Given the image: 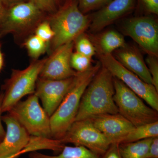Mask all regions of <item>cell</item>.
Masks as SVG:
<instances>
[{
  "label": "cell",
  "instance_id": "36",
  "mask_svg": "<svg viewBox=\"0 0 158 158\" xmlns=\"http://www.w3.org/2000/svg\"><path fill=\"white\" fill-rule=\"evenodd\" d=\"M22 155L21 154H17L11 156H9L6 157L2 158H17L20 156Z\"/></svg>",
  "mask_w": 158,
  "mask_h": 158
},
{
  "label": "cell",
  "instance_id": "20",
  "mask_svg": "<svg viewBox=\"0 0 158 158\" xmlns=\"http://www.w3.org/2000/svg\"><path fill=\"white\" fill-rule=\"evenodd\" d=\"M152 138L141 141L120 143L119 150L122 158H146Z\"/></svg>",
  "mask_w": 158,
  "mask_h": 158
},
{
  "label": "cell",
  "instance_id": "30",
  "mask_svg": "<svg viewBox=\"0 0 158 158\" xmlns=\"http://www.w3.org/2000/svg\"><path fill=\"white\" fill-rule=\"evenodd\" d=\"M118 143H112L106 152L102 155V158H122L119 150Z\"/></svg>",
  "mask_w": 158,
  "mask_h": 158
},
{
  "label": "cell",
  "instance_id": "17",
  "mask_svg": "<svg viewBox=\"0 0 158 158\" xmlns=\"http://www.w3.org/2000/svg\"><path fill=\"white\" fill-rule=\"evenodd\" d=\"M29 158H100L86 148L81 146L65 145L59 154L48 155L38 152L29 153Z\"/></svg>",
  "mask_w": 158,
  "mask_h": 158
},
{
  "label": "cell",
  "instance_id": "12",
  "mask_svg": "<svg viewBox=\"0 0 158 158\" xmlns=\"http://www.w3.org/2000/svg\"><path fill=\"white\" fill-rule=\"evenodd\" d=\"M74 47V42H71L54 50L50 56L47 58L39 77L60 80L75 76L77 73L73 69L70 64Z\"/></svg>",
  "mask_w": 158,
  "mask_h": 158
},
{
  "label": "cell",
  "instance_id": "32",
  "mask_svg": "<svg viewBox=\"0 0 158 158\" xmlns=\"http://www.w3.org/2000/svg\"><path fill=\"white\" fill-rule=\"evenodd\" d=\"M3 98V93L0 94V143L3 141L5 135H6V131L4 129L2 123V104Z\"/></svg>",
  "mask_w": 158,
  "mask_h": 158
},
{
  "label": "cell",
  "instance_id": "16",
  "mask_svg": "<svg viewBox=\"0 0 158 158\" xmlns=\"http://www.w3.org/2000/svg\"><path fill=\"white\" fill-rule=\"evenodd\" d=\"M116 59L125 68L144 82L152 85V77L143 57L138 50L126 45L116 53Z\"/></svg>",
  "mask_w": 158,
  "mask_h": 158
},
{
  "label": "cell",
  "instance_id": "13",
  "mask_svg": "<svg viewBox=\"0 0 158 158\" xmlns=\"http://www.w3.org/2000/svg\"><path fill=\"white\" fill-rule=\"evenodd\" d=\"M6 125V135L0 143V158L21 154H25L24 148L31 135L14 116L8 113L2 117Z\"/></svg>",
  "mask_w": 158,
  "mask_h": 158
},
{
  "label": "cell",
  "instance_id": "2",
  "mask_svg": "<svg viewBox=\"0 0 158 158\" xmlns=\"http://www.w3.org/2000/svg\"><path fill=\"white\" fill-rule=\"evenodd\" d=\"M101 67L98 62L88 70L77 73L72 87L50 118L52 138L61 140L74 122L82 95Z\"/></svg>",
  "mask_w": 158,
  "mask_h": 158
},
{
  "label": "cell",
  "instance_id": "25",
  "mask_svg": "<svg viewBox=\"0 0 158 158\" xmlns=\"http://www.w3.org/2000/svg\"><path fill=\"white\" fill-rule=\"evenodd\" d=\"M35 35L48 44L54 37L53 30L48 21H41L35 29Z\"/></svg>",
  "mask_w": 158,
  "mask_h": 158
},
{
  "label": "cell",
  "instance_id": "11",
  "mask_svg": "<svg viewBox=\"0 0 158 158\" xmlns=\"http://www.w3.org/2000/svg\"><path fill=\"white\" fill-rule=\"evenodd\" d=\"M75 76L60 80L40 77L37 80L34 94L41 102L43 108L50 117L72 87Z\"/></svg>",
  "mask_w": 158,
  "mask_h": 158
},
{
  "label": "cell",
  "instance_id": "29",
  "mask_svg": "<svg viewBox=\"0 0 158 158\" xmlns=\"http://www.w3.org/2000/svg\"><path fill=\"white\" fill-rule=\"evenodd\" d=\"M141 8L146 13L158 14V0H138Z\"/></svg>",
  "mask_w": 158,
  "mask_h": 158
},
{
  "label": "cell",
  "instance_id": "7",
  "mask_svg": "<svg viewBox=\"0 0 158 158\" xmlns=\"http://www.w3.org/2000/svg\"><path fill=\"white\" fill-rule=\"evenodd\" d=\"M100 63L130 90L135 92L151 107L158 112V91L152 84L142 81L138 76L128 70L117 59L109 55H99Z\"/></svg>",
  "mask_w": 158,
  "mask_h": 158
},
{
  "label": "cell",
  "instance_id": "34",
  "mask_svg": "<svg viewBox=\"0 0 158 158\" xmlns=\"http://www.w3.org/2000/svg\"><path fill=\"white\" fill-rule=\"evenodd\" d=\"M7 8L3 3L2 0H0V24L6 15Z\"/></svg>",
  "mask_w": 158,
  "mask_h": 158
},
{
  "label": "cell",
  "instance_id": "35",
  "mask_svg": "<svg viewBox=\"0 0 158 158\" xmlns=\"http://www.w3.org/2000/svg\"><path fill=\"white\" fill-rule=\"evenodd\" d=\"M3 65H4V58L2 53L1 50V46H0V71L2 68Z\"/></svg>",
  "mask_w": 158,
  "mask_h": 158
},
{
  "label": "cell",
  "instance_id": "26",
  "mask_svg": "<svg viewBox=\"0 0 158 158\" xmlns=\"http://www.w3.org/2000/svg\"><path fill=\"white\" fill-rule=\"evenodd\" d=\"M112 0H77L80 10L84 14L103 7Z\"/></svg>",
  "mask_w": 158,
  "mask_h": 158
},
{
  "label": "cell",
  "instance_id": "15",
  "mask_svg": "<svg viewBox=\"0 0 158 158\" xmlns=\"http://www.w3.org/2000/svg\"><path fill=\"white\" fill-rule=\"evenodd\" d=\"M135 0H112L93 15L90 22L93 33L102 31L131 11Z\"/></svg>",
  "mask_w": 158,
  "mask_h": 158
},
{
  "label": "cell",
  "instance_id": "8",
  "mask_svg": "<svg viewBox=\"0 0 158 158\" xmlns=\"http://www.w3.org/2000/svg\"><path fill=\"white\" fill-rule=\"evenodd\" d=\"M42 13L29 1L8 7L0 24V37L9 34H24L36 28L41 22Z\"/></svg>",
  "mask_w": 158,
  "mask_h": 158
},
{
  "label": "cell",
  "instance_id": "28",
  "mask_svg": "<svg viewBox=\"0 0 158 158\" xmlns=\"http://www.w3.org/2000/svg\"><path fill=\"white\" fill-rule=\"evenodd\" d=\"M37 8L44 12H53L56 11L55 0H29Z\"/></svg>",
  "mask_w": 158,
  "mask_h": 158
},
{
  "label": "cell",
  "instance_id": "18",
  "mask_svg": "<svg viewBox=\"0 0 158 158\" xmlns=\"http://www.w3.org/2000/svg\"><path fill=\"white\" fill-rule=\"evenodd\" d=\"M124 37L118 32L114 31L103 33L98 40L99 55L112 54L113 51L125 46Z\"/></svg>",
  "mask_w": 158,
  "mask_h": 158
},
{
  "label": "cell",
  "instance_id": "31",
  "mask_svg": "<svg viewBox=\"0 0 158 158\" xmlns=\"http://www.w3.org/2000/svg\"><path fill=\"white\" fill-rule=\"evenodd\" d=\"M146 158H158V137L153 138Z\"/></svg>",
  "mask_w": 158,
  "mask_h": 158
},
{
  "label": "cell",
  "instance_id": "5",
  "mask_svg": "<svg viewBox=\"0 0 158 158\" xmlns=\"http://www.w3.org/2000/svg\"><path fill=\"white\" fill-rule=\"evenodd\" d=\"M113 99L118 113L135 127L158 121V111L146 105L142 98L118 79L113 77Z\"/></svg>",
  "mask_w": 158,
  "mask_h": 158
},
{
  "label": "cell",
  "instance_id": "14",
  "mask_svg": "<svg viewBox=\"0 0 158 158\" xmlns=\"http://www.w3.org/2000/svg\"><path fill=\"white\" fill-rule=\"evenodd\" d=\"M111 144H120L135 127L119 113L105 114L88 118Z\"/></svg>",
  "mask_w": 158,
  "mask_h": 158
},
{
  "label": "cell",
  "instance_id": "22",
  "mask_svg": "<svg viewBox=\"0 0 158 158\" xmlns=\"http://www.w3.org/2000/svg\"><path fill=\"white\" fill-rule=\"evenodd\" d=\"M29 55L33 59H38L45 53L48 44L40 39L36 35H33L27 39L24 43Z\"/></svg>",
  "mask_w": 158,
  "mask_h": 158
},
{
  "label": "cell",
  "instance_id": "10",
  "mask_svg": "<svg viewBox=\"0 0 158 158\" xmlns=\"http://www.w3.org/2000/svg\"><path fill=\"white\" fill-rule=\"evenodd\" d=\"M123 30L148 55L158 57V25L155 19L147 16L129 19Z\"/></svg>",
  "mask_w": 158,
  "mask_h": 158
},
{
  "label": "cell",
  "instance_id": "24",
  "mask_svg": "<svg viewBox=\"0 0 158 158\" xmlns=\"http://www.w3.org/2000/svg\"><path fill=\"white\" fill-rule=\"evenodd\" d=\"M70 64L72 68L76 72H84L91 67V58L74 52L71 57Z\"/></svg>",
  "mask_w": 158,
  "mask_h": 158
},
{
  "label": "cell",
  "instance_id": "9",
  "mask_svg": "<svg viewBox=\"0 0 158 158\" xmlns=\"http://www.w3.org/2000/svg\"><path fill=\"white\" fill-rule=\"evenodd\" d=\"M61 141L83 146L97 155L102 156L111 144L109 140L88 119L76 121Z\"/></svg>",
  "mask_w": 158,
  "mask_h": 158
},
{
  "label": "cell",
  "instance_id": "4",
  "mask_svg": "<svg viewBox=\"0 0 158 158\" xmlns=\"http://www.w3.org/2000/svg\"><path fill=\"white\" fill-rule=\"evenodd\" d=\"M46 59L34 60L23 69H12L3 87L2 113H8L24 97L34 94Z\"/></svg>",
  "mask_w": 158,
  "mask_h": 158
},
{
  "label": "cell",
  "instance_id": "21",
  "mask_svg": "<svg viewBox=\"0 0 158 158\" xmlns=\"http://www.w3.org/2000/svg\"><path fill=\"white\" fill-rule=\"evenodd\" d=\"M156 137H158V121L134 127L120 143H130Z\"/></svg>",
  "mask_w": 158,
  "mask_h": 158
},
{
  "label": "cell",
  "instance_id": "23",
  "mask_svg": "<svg viewBox=\"0 0 158 158\" xmlns=\"http://www.w3.org/2000/svg\"><path fill=\"white\" fill-rule=\"evenodd\" d=\"M74 42L76 52L91 58L96 53V48L84 33L77 37Z\"/></svg>",
  "mask_w": 158,
  "mask_h": 158
},
{
  "label": "cell",
  "instance_id": "33",
  "mask_svg": "<svg viewBox=\"0 0 158 158\" xmlns=\"http://www.w3.org/2000/svg\"><path fill=\"white\" fill-rule=\"evenodd\" d=\"M2 1L6 7L8 8L18 3L27 2L29 0H2Z\"/></svg>",
  "mask_w": 158,
  "mask_h": 158
},
{
  "label": "cell",
  "instance_id": "6",
  "mask_svg": "<svg viewBox=\"0 0 158 158\" xmlns=\"http://www.w3.org/2000/svg\"><path fill=\"white\" fill-rule=\"evenodd\" d=\"M8 113L17 119L30 135L52 138L50 117L34 94L19 102Z\"/></svg>",
  "mask_w": 158,
  "mask_h": 158
},
{
  "label": "cell",
  "instance_id": "19",
  "mask_svg": "<svg viewBox=\"0 0 158 158\" xmlns=\"http://www.w3.org/2000/svg\"><path fill=\"white\" fill-rule=\"evenodd\" d=\"M65 146L61 140L52 138L31 136L28 143L24 148L26 154L41 150H50L60 152Z\"/></svg>",
  "mask_w": 158,
  "mask_h": 158
},
{
  "label": "cell",
  "instance_id": "1",
  "mask_svg": "<svg viewBox=\"0 0 158 158\" xmlns=\"http://www.w3.org/2000/svg\"><path fill=\"white\" fill-rule=\"evenodd\" d=\"M114 93L113 77L102 66L82 95L75 121L102 114L118 113L113 99Z\"/></svg>",
  "mask_w": 158,
  "mask_h": 158
},
{
  "label": "cell",
  "instance_id": "3",
  "mask_svg": "<svg viewBox=\"0 0 158 158\" xmlns=\"http://www.w3.org/2000/svg\"><path fill=\"white\" fill-rule=\"evenodd\" d=\"M48 21L55 34L51 41L53 51L63 44L73 42L90 24L89 17L80 10L77 0L68 1Z\"/></svg>",
  "mask_w": 158,
  "mask_h": 158
},
{
  "label": "cell",
  "instance_id": "27",
  "mask_svg": "<svg viewBox=\"0 0 158 158\" xmlns=\"http://www.w3.org/2000/svg\"><path fill=\"white\" fill-rule=\"evenodd\" d=\"M157 58L155 56L148 55L146 62L151 76L152 85L158 91V62Z\"/></svg>",
  "mask_w": 158,
  "mask_h": 158
}]
</instances>
